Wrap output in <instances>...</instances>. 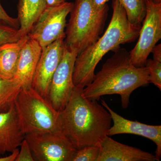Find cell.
Listing matches in <instances>:
<instances>
[{"instance_id":"cell-19","label":"cell","mask_w":161,"mask_h":161,"mask_svg":"<svg viewBox=\"0 0 161 161\" xmlns=\"http://www.w3.org/2000/svg\"><path fill=\"white\" fill-rule=\"evenodd\" d=\"M21 38L19 29L0 20V46L18 41Z\"/></svg>"},{"instance_id":"cell-21","label":"cell","mask_w":161,"mask_h":161,"mask_svg":"<svg viewBox=\"0 0 161 161\" xmlns=\"http://www.w3.org/2000/svg\"><path fill=\"white\" fill-rule=\"evenodd\" d=\"M144 66L149 70L150 82L161 91V61L147 59Z\"/></svg>"},{"instance_id":"cell-20","label":"cell","mask_w":161,"mask_h":161,"mask_svg":"<svg viewBox=\"0 0 161 161\" xmlns=\"http://www.w3.org/2000/svg\"><path fill=\"white\" fill-rule=\"evenodd\" d=\"M99 150V145L86 146L77 150L72 161H97Z\"/></svg>"},{"instance_id":"cell-25","label":"cell","mask_w":161,"mask_h":161,"mask_svg":"<svg viewBox=\"0 0 161 161\" xmlns=\"http://www.w3.org/2000/svg\"><path fill=\"white\" fill-rule=\"evenodd\" d=\"M46 7H55L62 5L66 0H45Z\"/></svg>"},{"instance_id":"cell-24","label":"cell","mask_w":161,"mask_h":161,"mask_svg":"<svg viewBox=\"0 0 161 161\" xmlns=\"http://www.w3.org/2000/svg\"><path fill=\"white\" fill-rule=\"evenodd\" d=\"M151 53L153 54V59L161 61V44L156 45L153 48Z\"/></svg>"},{"instance_id":"cell-18","label":"cell","mask_w":161,"mask_h":161,"mask_svg":"<svg viewBox=\"0 0 161 161\" xmlns=\"http://www.w3.org/2000/svg\"><path fill=\"white\" fill-rule=\"evenodd\" d=\"M126 13L130 23L142 27L146 14L145 0H119Z\"/></svg>"},{"instance_id":"cell-22","label":"cell","mask_w":161,"mask_h":161,"mask_svg":"<svg viewBox=\"0 0 161 161\" xmlns=\"http://www.w3.org/2000/svg\"><path fill=\"white\" fill-rule=\"evenodd\" d=\"M20 147L21 149L15 161H35L29 144L25 138L22 141Z\"/></svg>"},{"instance_id":"cell-27","label":"cell","mask_w":161,"mask_h":161,"mask_svg":"<svg viewBox=\"0 0 161 161\" xmlns=\"http://www.w3.org/2000/svg\"><path fill=\"white\" fill-rule=\"evenodd\" d=\"M109 0H92L93 5L96 9L100 10L103 9Z\"/></svg>"},{"instance_id":"cell-28","label":"cell","mask_w":161,"mask_h":161,"mask_svg":"<svg viewBox=\"0 0 161 161\" xmlns=\"http://www.w3.org/2000/svg\"><path fill=\"white\" fill-rule=\"evenodd\" d=\"M154 2H158V3H161V0H153Z\"/></svg>"},{"instance_id":"cell-5","label":"cell","mask_w":161,"mask_h":161,"mask_svg":"<svg viewBox=\"0 0 161 161\" xmlns=\"http://www.w3.org/2000/svg\"><path fill=\"white\" fill-rule=\"evenodd\" d=\"M20 127L25 135L61 132L59 112L48 98L32 87L22 88L14 103Z\"/></svg>"},{"instance_id":"cell-15","label":"cell","mask_w":161,"mask_h":161,"mask_svg":"<svg viewBox=\"0 0 161 161\" xmlns=\"http://www.w3.org/2000/svg\"><path fill=\"white\" fill-rule=\"evenodd\" d=\"M28 35L15 42L0 46V77L11 79L14 77L21 51L29 40Z\"/></svg>"},{"instance_id":"cell-23","label":"cell","mask_w":161,"mask_h":161,"mask_svg":"<svg viewBox=\"0 0 161 161\" xmlns=\"http://www.w3.org/2000/svg\"><path fill=\"white\" fill-rule=\"evenodd\" d=\"M0 20L4 21L11 26L19 29L18 27L19 23L18 19L11 17L9 14H7L1 4V0H0Z\"/></svg>"},{"instance_id":"cell-10","label":"cell","mask_w":161,"mask_h":161,"mask_svg":"<svg viewBox=\"0 0 161 161\" xmlns=\"http://www.w3.org/2000/svg\"><path fill=\"white\" fill-rule=\"evenodd\" d=\"M64 39L59 38L42 48L33 78L32 87L44 98H48L52 78L62 59Z\"/></svg>"},{"instance_id":"cell-26","label":"cell","mask_w":161,"mask_h":161,"mask_svg":"<svg viewBox=\"0 0 161 161\" xmlns=\"http://www.w3.org/2000/svg\"><path fill=\"white\" fill-rule=\"evenodd\" d=\"M19 149H16L11 153V154L8 156L0 158V161H15L16 158L19 154Z\"/></svg>"},{"instance_id":"cell-17","label":"cell","mask_w":161,"mask_h":161,"mask_svg":"<svg viewBox=\"0 0 161 161\" xmlns=\"http://www.w3.org/2000/svg\"><path fill=\"white\" fill-rule=\"evenodd\" d=\"M21 89V85L14 78L0 77V113L8 111L14 105Z\"/></svg>"},{"instance_id":"cell-4","label":"cell","mask_w":161,"mask_h":161,"mask_svg":"<svg viewBox=\"0 0 161 161\" xmlns=\"http://www.w3.org/2000/svg\"><path fill=\"white\" fill-rule=\"evenodd\" d=\"M108 10L107 4L98 10L92 0H75L66 24L65 46L79 54L93 45L103 33Z\"/></svg>"},{"instance_id":"cell-8","label":"cell","mask_w":161,"mask_h":161,"mask_svg":"<svg viewBox=\"0 0 161 161\" xmlns=\"http://www.w3.org/2000/svg\"><path fill=\"white\" fill-rule=\"evenodd\" d=\"M74 3H65L55 7H46L28 33L30 39L36 40L44 48L59 38H65L66 18Z\"/></svg>"},{"instance_id":"cell-13","label":"cell","mask_w":161,"mask_h":161,"mask_svg":"<svg viewBox=\"0 0 161 161\" xmlns=\"http://www.w3.org/2000/svg\"><path fill=\"white\" fill-rule=\"evenodd\" d=\"M25 136L20 127L14 105L8 111L0 113V154L18 149Z\"/></svg>"},{"instance_id":"cell-3","label":"cell","mask_w":161,"mask_h":161,"mask_svg":"<svg viewBox=\"0 0 161 161\" xmlns=\"http://www.w3.org/2000/svg\"><path fill=\"white\" fill-rule=\"evenodd\" d=\"M112 19L102 36L76 58L73 72L75 86L84 89L89 85L93 80L97 64L106 54L119 48L121 44L132 43L138 38L141 27L130 23L119 0L112 1Z\"/></svg>"},{"instance_id":"cell-7","label":"cell","mask_w":161,"mask_h":161,"mask_svg":"<svg viewBox=\"0 0 161 161\" xmlns=\"http://www.w3.org/2000/svg\"><path fill=\"white\" fill-rule=\"evenodd\" d=\"M35 161H72L77 150L61 132L25 136Z\"/></svg>"},{"instance_id":"cell-9","label":"cell","mask_w":161,"mask_h":161,"mask_svg":"<svg viewBox=\"0 0 161 161\" xmlns=\"http://www.w3.org/2000/svg\"><path fill=\"white\" fill-rule=\"evenodd\" d=\"M78 54L76 50L64 45L62 59L52 78L48 98L59 112L64 108L75 88L73 72Z\"/></svg>"},{"instance_id":"cell-11","label":"cell","mask_w":161,"mask_h":161,"mask_svg":"<svg viewBox=\"0 0 161 161\" xmlns=\"http://www.w3.org/2000/svg\"><path fill=\"white\" fill-rule=\"evenodd\" d=\"M102 105L111 114L113 125L110 127L108 135L121 134H134L152 141L156 145L155 156L158 161L161 157V126L150 125L137 121L127 119L111 109L105 101L102 100Z\"/></svg>"},{"instance_id":"cell-14","label":"cell","mask_w":161,"mask_h":161,"mask_svg":"<svg viewBox=\"0 0 161 161\" xmlns=\"http://www.w3.org/2000/svg\"><path fill=\"white\" fill-rule=\"evenodd\" d=\"M42 47L36 40L30 39L23 46L14 79L21 85L22 88L32 87V82Z\"/></svg>"},{"instance_id":"cell-16","label":"cell","mask_w":161,"mask_h":161,"mask_svg":"<svg viewBox=\"0 0 161 161\" xmlns=\"http://www.w3.org/2000/svg\"><path fill=\"white\" fill-rule=\"evenodd\" d=\"M46 8L45 0H19L17 19L21 37L28 34Z\"/></svg>"},{"instance_id":"cell-6","label":"cell","mask_w":161,"mask_h":161,"mask_svg":"<svg viewBox=\"0 0 161 161\" xmlns=\"http://www.w3.org/2000/svg\"><path fill=\"white\" fill-rule=\"evenodd\" d=\"M146 14L136 45L130 52L134 66H144L153 48L161 38V3L145 0Z\"/></svg>"},{"instance_id":"cell-1","label":"cell","mask_w":161,"mask_h":161,"mask_svg":"<svg viewBox=\"0 0 161 161\" xmlns=\"http://www.w3.org/2000/svg\"><path fill=\"white\" fill-rule=\"evenodd\" d=\"M75 86L68 102L59 112L60 130L77 150L98 145L111 127V114L97 100L83 96Z\"/></svg>"},{"instance_id":"cell-2","label":"cell","mask_w":161,"mask_h":161,"mask_svg":"<svg viewBox=\"0 0 161 161\" xmlns=\"http://www.w3.org/2000/svg\"><path fill=\"white\" fill-rule=\"evenodd\" d=\"M114 54L95 74L92 82L83 89V96L98 100L103 95H120L121 105L127 108L133 91L150 83L149 70L146 66H134L130 52L125 48L115 50Z\"/></svg>"},{"instance_id":"cell-12","label":"cell","mask_w":161,"mask_h":161,"mask_svg":"<svg viewBox=\"0 0 161 161\" xmlns=\"http://www.w3.org/2000/svg\"><path fill=\"white\" fill-rule=\"evenodd\" d=\"M97 161H158L155 155L118 142L107 136L99 144Z\"/></svg>"}]
</instances>
